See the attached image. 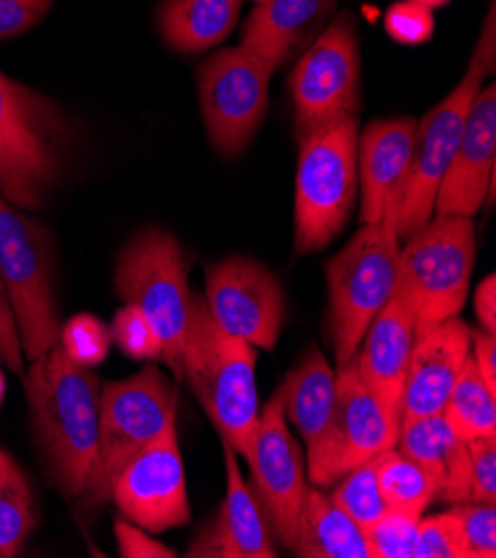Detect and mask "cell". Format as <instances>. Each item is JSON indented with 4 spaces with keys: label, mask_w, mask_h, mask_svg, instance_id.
I'll return each instance as SVG.
<instances>
[{
    "label": "cell",
    "mask_w": 496,
    "mask_h": 558,
    "mask_svg": "<svg viewBox=\"0 0 496 558\" xmlns=\"http://www.w3.org/2000/svg\"><path fill=\"white\" fill-rule=\"evenodd\" d=\"M494 3L489 5L481 38L472 51L470 65L461 83L430 109L421 123H416L414 147L410 158V170L401 194L397 234L399 239H410L421 230L434 214V201L440 181H444L452 156L463 136L470 105L483 81L494 72L496 56V34H494Z\"/></svg>",
    "instance_id": "5"
},
{
    "label": "cell",
    "mask_w": 496,
    "mask_h": 558,
    "mask_svg": "<svg viewBox=\"0 0 496 558\" xmlns=\"http://www.w3.org/2000/svg\"><path fill=\"white\" fill-rule=\"evenodd\" d=\"M335 8L337 0H263L243 27L241 45L279 70L316 40Z\"/></svg>",
    "instance_id": "22"
},
{
    "label": "cell",
    "mask_w": 496,
    "mask_h": 558,
    "mask_svg": "<svg viewBox=\"0 0 496 558\" xmlns=\"http://www.w3.org/2000/svg\"><path fill=\"white\" fill-rule=\"evenodd\" d=\"M254 3H263V0H254Z\"/></svg>",
    "instance_id": "45"
},
{
    "label": "cell",
    "mask_w": 496,
    "mask_h": 558,
    "mask_svg": "<svg viewBox=\"0 0 496 558\" xmlns=\"http://www.w3.org/2000/svg\"><path fill=\"white\" fill-rule=\"evenodd\" d=\"M205 303L228 333L263 350H274L286 320V294L265 265L230 256L207 267Z\"/></svg>",
    "instance_id": "14"
},
{
    "label": "cell",
    "mask_w": 496,
    "mask_h": 558,
    "mask_svg": "<svg viewBox=\"0 0 496 558\" xmlns=\"http://www.w3.org/2000/svg\"><path fill=\"white\" fill-rule=\"evenodd\" d=\"M109 333H112V341L121 348V352L132 359L154 361L162 356L158 333L154 331L149 320L143 316V312L136 310L134 305H125L123 310L117 312L112 327H109Z\"/></svg>",
    "instance_id": "34"
},
{
    "label": "cell",
    "mask_w": 496,
    "mask_h": 558,
    "mask_svg": "<svg viewBox=\"0 0 496 558\" xmlns=\"http://www.w3.org/2000/svg\"><path fill=\"white\" fill-rule=\"evenodd\" d=\"M23 374L36 438L49 472L68 496H81L98 454L100 378L76 365L61 343Z\"/></svg>",
    "instance_id": "1"
},
{
    "label": "cell",
    "mask_w": 496,
    "mask_h": 558,
    "mask_svg": "<svg viewBox=\"0 0 496 558\" xmlns=\"http://www.w3.org/2000/svg\"><path fill=\"white\" fill-rule=\"evenodd\" d=\"M419 339L414 314L399 290L370 323L354 354L359 374L390 421L401 427V397L410 356Z\"/></svg>",
    "instance_id": "17"
},
{
    "label": "cell",
    "mask_w": 496,
    "mask_h": 558,
    "mask_svg": "<svg viewBox=\"0 0 496 558\" xmlns=\"http://www.w3.org/2000/svg\"><path fill=\"white\" fill-rule=\"evenodd\" d=\"M399 427L363 383L356 359L339 365L337 397L329 421L307 448V483L335 485L356 465L397 448Z\"/></svg>",
    "instance_id": "13"
},
{
    "label": "cell",
    "mask_w": 496,
    "mask_h": 558,
    "mask_svg": "<svg viewBox=\"0 0 496 558\" xmlns=\"http://www.w3.org/2000/svg\"><path fill=\"white\" fill-rule=\"evenodd\" d=\"M496 154V87H481L474 96L463 136L452 156L448 172L438 185L434 214L476 216L494 179ZM432 214V216H434Z\"/></svg>",
    "instance_id": "18"
},
{
    "label": "cell",
    "mask_w": 496,
    "mask_h": 558,
    "mask_svg": "<svg viewBox=\"0 0 496 558\" xmlns=\"http://www.w3.org/2000/svg\"><path fill=\"white\" fill-rule=\"evenodd\" d=\"M474 310H476L481 329L487 333H494L496 331V276L494 274H489L485 281H481L474 296Z\"/></svg>",
    "instance_id": "42"
},
{
    "label": "cell",
    "mask_w": 496,
    "mask_h": 558,
    "mask_svg": "<svg viewBox=\"0 0 496 558\" xmlns=\"http://www.w3.org/2000/svg\"><path fill=\"white\" fill-rule=\"evenodd\" d=\"M114 534H117V545L123 558H177L179 554L149 536L143 527L134 525L128 519H119L114 523Z\"/></svg>",
    "instance_id": "39"
},
{
    "label": "cell",
    "mask_w": 496,
    "mask_h": 558,
    "mask_svg": "<svg viewBox=\"0 0 496 558\" xmlns=\"http://www.w3.org/2000/svg\"><path fill=\"white\" fill-rule=\"evenodd\" d=\"M179 392L156 365L102 387L98 403V454L83 494L92 504L109 498L121 470L177 421Z\"/></svg>",
    "instance_id": "10"
},
{
    "label": "cell",
    "mask_w": 496,
    "mask_h": 558,
    "mask_svg": "<svg viewBox=\"0 0 496 558\" xmlns=\"http://www.w3.org/2000/svg\"><path fill=\"white\" fill-rule=\"evenodd\" d=\"M472 359L487 383L489 389L496 392V339L494 333L483 329H472Z\"/></svg>",
    "instance_id": "41"
},
{
    "label": "cell",
    "mask_w": 496,
    "mask_h": 558,
    "mask_svg": "<svg viewBox=\"0 0 496 558\" xmlns=\"http://www.w3.org/2000/svg\"><path fill=\"white\" fill-rule=\"evenodd\" d=\"M376 478L385 506L423 517L438 496L436 481L397 448L376 457Z\"/></svg>",
    "instance_id": "29"
},
{
    "label": "cell",
    "mask_w": 496,
    "mask_h": 558,
    "mask_svg": "<svg viewBox=\"0 0 496 558\" xmlns=\"http://www.w3.org/2000/svg\"><path fill=\"white\" fill-rule=\"evenodd\" d=\"M414 119H385L370 123L356 145L361 181V222H378L390 203L401 198L410 170L416 134Z\"/></svg>",
    "instance_id": "21"
},
{
    "label": "cell",
    "mask_w": 496,
    "mask_h": 558,
    "mask_svg": "<svg viewBox=\"0 0 496 558\" xmlns=\"http://www.w3.org/2000/svg\"><path fill=\"white\" fill-rule=\"evenodd\" d=\"M114 292L149 320L162 345V361L183 380L187 327V263L181 243L165 230L145 228L123 247L114 267Z\"/></svg>",
    "instance_id": "7"
},
{
    "label": "cell",
    "mask_w": 496,
    "mask_h": 558,
    "mask_svg": "<svg viewBox=\"0 0 496 558\" xmlns=\"http://www.w3.org/2000/svg\"><path fill=\"white\" fill-rule=\"evenodd\" d=\"M247 463L254 478L252 492L267 514L271 532L290 549L310 483L301 445L288 429L281 389L274 392L258 416Z\"/></svg>",
    "instance_id": "16"
},
{
    "label": "cell",
    "mask_w": 496,
    "mask_h": 558,
    "mask_svg": "<svg viewBox=\"0 0 496 558\" xmlns=\"http://www.w3.org/2000/svg\"><path fill=\"white\" fill-rule=\"evenodd\" d=\"M290 551L305 558H372L365 532L314 485L305 492Z\"/></svg>",
    "instance_id": "24"
},
{
    "label": "cell",
    "mask_w": 496,
    "mask_h": 558,
    "mask_svg": "<svg viewBox=\"0 0 496 558\" xmlns=\"http://www.w3.org/2000/svg\"><path fill=\"white\" fill-rule=\"evenodd\" d=\"M36 527L29 481L16 459L0 450V558L16 556Z\"/></svg>",
    "instance_id": "27"
},
{
    "label": "cell",
    "mask_w": 496,
    "mask_h": 558,
    "mask_svg": "<svg viewBox=\"0 0 496 558\" xmlns=\"http://www.w3.org/2000/svg\"><path fill=\"white\" fill-rule=\"evenodd\" d=\"M399 250L397 290L408 301L419 337L463 310L476 254L474 220L434 214Z\"/></svg>",
    "instance_id": "6"
},
{
    "label": "cell",
    "mask_w": 496,
    "mask_h": 558,
    "mask_svg": "<svg viewBox=\"0 0 496 558\" xmlns=\"http://www.w3.org/2000/svg\"><path fill=\"white\" fill-rule=\"evenodd\" d=\"M294 134L305 141L361 111V45L352 12H341L303 51L290 74Z\"/></svg>",
    "instance_id": "11"
},
{
    "label": "cell",
    "mask_w": 496,
    "mask_h": 558,
    "mask_svg": "<svg viewBox=\"0 0 496 558\" xmlns=\"http://www.w3.org/2000/svg\"><path fill=\"white\" fill-rule=\"evenodd\" d=\"M414 558H465L452 512L430 517L419 523Z\"/></svg>",
    "instance_id": "35"
},
{
    "label": "cell",
    "mask_w": 496,
    "mask_h": 558,
    "mask_svg": "<svg viewBox=\"0 0 496 558\" xmlns=\"http://www.w3.org/2000/svg\"><path fill=\"white\" fill-rule=\"evenodd\" d=\"M123 519L149 534L190 523L185 468L179 450L177 421L158 434L117 476L109 492Z\"/></svg>",
    "instance_id": "15"
},
{
    "label": "cell",
    "mask_w": 496,
    "mask_h": 558,
    "mask_svg": "<svg viewBox=\"0 0 496 558\" xmlns=\"http://www.w3.org/2000/svg\"><path fill=\"white\" fill-rule=\"evenodd\" d=\"M414 3H419V5L427 8V10H436V8H444V5H448L450 0H414Z\"/></svg>",
    "instance_id": "43"
},
{
    "label": "cell",
    "mask_w": 496,
    "mask_h": 558,
    "mask_svg": "<svg viewBox=\"0 0 496 558\" xmlns=\"http://www.w3.org/2000/svg\"><path fill=\"white\" fill-rule=\"evenodd\" d=\"M421 517L385 508V512L365 530L372 558H414V545Z\"/></svg>",
    "instance_id": "31"
},
{
    "label": "cell",
    "mask_w": 496,
    "mask_h": 558,
    "mask_svg": "<svg viewBox=\"0 0 496 558\" xmlns=\"http://www.w3.org/2000/svg\"><path fill=\"white\" fill-rule=\"evenodd\" d=\"M494 508L496 506H487V504H459L450 510L459 525L465 558L496 556V510Z\"/></svg>",
    "instance_id": "33"
},
{
    "label": "cell",
    "mask_w": 496,
    "mask_h": 558,
    "mask_svg": "<svg viewBox=\"0 0 496 558\" xmlns=\"http://www.w3.org/2000/svg\"><path fill=\"white\" fill-rule=\"evenodd\" d=\"M0 359H3L10 372L19 376L25 374V356L21 348L19 327H16L14 310L3 283V276H0Z\"/></svg>",
    "instance_id": "40"
},
{
    "label": "cell",
    "mask_w": 496,
    "mask_h": 558,
    "mask_svg": "<svg viewBox=\"0 0 496 558\" xmlns=\"http://www.w3.org/2000/svg\"><path fill=\"white\" fill-rule=\"evenodd\" d=\"M399 205L395 198L378 222L363 226L325 267L327 329L339 365L354 359L370 323L397 290Z\"/></svg>",
    "instance_id": "4"
},
{
    "label": "cell",
    "mask_w": 496,
    "mask_h": 558,
    "mask_svg": "<svg viewBox=\"0 0 496 558\" xmlns=\"http://www.w3.org/2000/svg\"><path fill=\"white\" fill-rule=\"evenodd\" d=\"M53 263L51 232L0 196V276L14 310L25 361H36L61 341Z\"/></svg>",
    "instance_id": "9"
},
{
    "label": "cell",
    "mask_w": 496,
    "mask_h": 558,
    "mask_svg": "<svg viewBox=\"0 0 496 558\" xmlns=\"http://www.w3.org/2000/svg\"><path fill=\"white\" fill-rule=\"evenodd\" d=\"M385 32L401 45H421L434 34L432 10L414 0H399L385 12Z\"/></svg>",
    "instance_id": "37"
},
{
    "label": "cell",
    "mask_w": 496,
    "mask_h": 558,
    "mask_svg": "<svg viewBox=\"0 0 496 558\" xmlns=\"http://www.w3.org/2000/svg\"><path fill=\"white\" fill-rule=\"evenodd\" d=\"M472 352V327L452 316L416 339L401 397V423L440 414Z\"/></svg>",
    "instance_id": "19"
},
{
    "label": "cell",
    "mask_w": 496,
    "mask_h": 558,
    "mask_svg": "<svg viewBox=\"0 0 496 558\" xmlns=\"http://www.w3.org/2000/svg\"><path fill=\"white\" fill-rule=\"evenodd\" d=\"M494 389L483 380L472 352L452 387L444 416L455 434L463 440L496 436V401Z\"/></svg>",
    "instance_id": "28"
},
{
    "label": "cell",
    "mask_w": 496,
    "mask_h": 558,
    "mask_svg": "<svg viewBox=\"0 0 496 558\" xmlns=\"http://www.w3.org/2000/svg\"><path fill=\"white\" fill-rule=\"evenodd\" d=\"M470 504L496 506V436L468 440Z\"/></svg>",
    "instance_id": "36"
},
{
    "label": "cell",
    "mask_w": 496,
    "mask_h": 558,
    "mask_svg": "<svg viewBox=\"0 0 496 558\" xmlns=\"http://www.w3.org/2000/svg\"><path fill=\"white\" fill-rule=\"evenodd\" d=\"M359 117L301 141L294 205L299 254L325 250L348 226L359 190Z\"/></svg>",
    "instance_id": "8"
},
{
    "label": "cell",
    "mask_w": 496,
    "mask_h": 558,
    "mask_svg": "<svg viewBox=\"0 0 496 558\" xmlns=\"http://www.w3.org/2000/svg\"><path fill=\"white\" fill-rule=\"evenodd\" d=\"M3 399H5V376L0 372V405H3Z\"/></svg>",
    "instance_id": "44"
},
{
    "label": "cell",
    "mask_w": 496,
    "mask_h": 558,
    "mask_svg": "<svg viewBox=\"0 0 496 558\" xmlns=\"http://www.w3.org/2000/svg\"><path fill=\"white\" fill-rule=\"evenodd\" d=\"M274 70L245 45L220 49L198 65V100L209 141L218 154L239 156L256 136Z\"/></svg>",
    "instance_id": "12"
},
{
    "label": "cell",
    "mask_w": 496,
    "mask_h": 558,
    "mask_svg": "<svg viewBox=\"0 0 496 558\" xmlns=\"http://www.w3.org/2000/svg\"><path fill=\"white\" fill-rule=\"evenodd\" d=\"M59 343L76 365L92 369L107 356L112 333H109V327L100 318L92 314H78L70 318L65 327H61Z\"/></svg>",
    "instance_id": "32"
},
{
    "label": "cell",
    "mask_w": 496,
    "mask_h": 558,
    "mask_svg": "<svg viewBox=\"0 0 496 558\" xmlns=\"http://www.w3.org/2000/svg\"><path fill=\"white\" fill-rule=\"evenodd\" d=\"M241 8L243 0H160L156 21L174 51L201 53L232 34Z\"/></svg>",
    "instance_id": "25"
},
{
    "label": "cell",
    "mask_w": 496,
    "mask_h": 558,
    "mask_svg": "<svg viewBox=\"0 0 496 558\" xmlns=\"http://www.w3.org/2000/svg\"><path fill=\"white\" fill-rule=\"evenodd\" d=\"M70 145L59 102L0 72V196L40 209L65 177Z\"/></svg>",
    "instance_id": "3"
},
{
    "label": "cell",
    "mask_w": 496,
    "mask_h": 558,
    "mask_svg": "<svg viewBox=\"0 0 496 558\" xmlns=\"http://www.w3.org/2000/svg\"><path fill=\"white\" fill-rule=\"evenodd\" d=\"M397 450L416 461L438 487L446 504H470V452L468 440L459 438L444 412L401 423Z\"/></svg>",
    "instance_id": "23"
},
{
    "label": "cell",
    "mask_w": 496,
    "mask_h": 558,
    "mask_svg": "<svg viewBox=\"0 0 496 558\" xmlns=\"http://www.w3.org/2000/svg\"><path fill=\"white\" fill-rule=\"evenodd\" d=\"M228 494L216 519L207 523L185 556L192 558H274V532L256 494L245 485L237 452L223 442Z\"/></svg>",
    "instance_id": "20"
},
{
    "label": "cell",
    "mask_w": 496,
    "mask_h": 558,
    "mask_svg": "<svg viewBox=\"0 0 496 558\" xmlns=\"http://www.w3.org/2000/svg\"><path fill=\"white\" fill-rule=\"evenodd\" d=\"M53 0H0V38L19 36L38 25Z\"/></svg>",
    "instance_id": "38"
},
{
    "label": "cell",
    "mask_w": 496,
    "mask_h": 558,
    "mask_svg": "<svg viewBox=\"0 0 496 558\" xmlns=\"http://www.w3.org/2000/svg\"><path fill=\"white\" fill-rule=\"evenodd\" d=\"M335 397L337 374L318 348H310L281 387L286 418L301 432L307 448L325 429L335 408Z\"/></svg>",
    "instance_id": "26"
},
{
    "label": "cell",
    "mask_w": 496,
    "mask_h": 558,
    "mask_svg": "<svg viewBox=\"0 0 496 558\" xmlns=\"http://www.w3.org/2000/svg\"><path fill=\"white\" fill-rule=\"evenodd\" d=\"M183 378L223 442L247 461L261 416L256 352L220 327L198 294L187 305Z\"/></svg>",
    "instance_id": "2"
},
{
    "label": "cell",
    "mask_w": 496,
    "mask_h": 558,
    "mask_svg": "<svg viewBox=\"0 0 496 558\" xmlns=\"http://www.w3.org/2000/svg\"><path fill=\"white\" fill-rule=\"evenodd\" d=\"M337 483L339 485L332 496H329V500L339 506L363 532L388 508L378 489L376 459L356 465Z\"/></svg>",
    "instance_id": "30"
}]
</instances>
